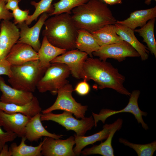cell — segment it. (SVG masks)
<instances>
[{
	"instance_id": "cell-20",
	"label": "cell",
	"mask_w": 156,
	"mask_h": 156,
	"mask_svg": "<svg viewBox=\"0 0 156 156\" xmlns=\"http://www.w3.org/2000/svg\"><path fill=\"white\" fill-rule=\"evenodd\" d=\"M114 124V122L111 124H106L101 130L90 136H78L75 134V146L73 150L76 155H79L83 149L87 146L106 139Z\"/></svg>"
},
{
	"instance_id": "cell-16",
	"label": "cell",
	"mask_w": 156,
	"mask_h": 156,
	"mask_svg": "<svg viewBox=\"0 0 156 156\" xmlns=\"http://www.w3.org/2000/svg\"><path fill=\"white\" fill-rule=\"evenodd\" d=\"M41 113L31 117L25 127V137L30 142H36L42 137H49L56 139L62 138L61 135L51 133L43 126L40 119Z\"/></svg>"
},
{
	"instance_id": "cell-15",
	"label": "cell",
	"mask_w": 156,
	"mask_h": 156,
	"mask_svg": "<svg viewBox=\"0 0 156 156\" xmlns=\"http://www.w3.org/2000/svg\"><path fill=\"white\" fill-rule=\"evenodd\" d=\"M0 90L2 92L0 100L6 103L25 105L30 102L34 96L32 92L18 90L10 86L1 76Z\"/></svg>"
},
{
	"instance_id": "cell-11",
	"label": "cell",
	"mask_w": 156,
	"mask_h": 156,
	"mask_svg": "<svg viewBox=\"0 0 156 156\" xmlns=\"http://www.w3.org/2000/svg\"><path fill=\"white\" fill-rule=\"evenodd\" d=\"M49 16L47 13H42L36 23L30 28L25 22L18 24L17 26L19 29L20 37L17 42L28 44L38 52L41 45L39 39L40 31Z\"/></svg>"
},
{
	"instance_id": "cell-14",
	"label": "cell",
	"mask_w": 156,
	"mask_h": 156,
	"mask_svg": "<svg viewBox=\"0 0 156 156\" xmlns=\"http://www.w3.org/2000/svg\"><path fill=\"white\" fill-rule=\"evenodd\" d=\"M11 66L21 65L38 60V53L30 45L17 42L12 47L5 58Z\"/></svg>"
},
{
	"instance_id": "cell-19",
	"label": "cell",
	"mask_w": 156,
	"mask_h": 156,
	"mask_svg": "<svg viewBox=\"0 0 156 156\" xmlns=\"http://www.w3.org/2000/svg\"><path fill=\"white\" fill-rule=\"evenodd\" d=\"M156 17V6L150 8L137 10L131 12L129 16L123 21H117L116 23L125 25L134 31L141 27L149 20Z\"/></svg>"
},
{
	"instance_id": "cell-31",
	"label": "cell",
	"mask_w": 156,
	"mask_h": 156,
	"mask_svg": "<svg viewBox=\"0 0 156 156\" xmlns=\"http://www.w3.org/2000/svg\"><path fill=\"white\" fill-rule=\"evenodd\" d=\"M29 10H23L19 7L13 10L12 13L14 18V23L16 25L25 22L29 18Z\"/></svg>"
},
{
	"instance_id": "cell-8",
	"label": "cell",
	"mask_w": 156,
	"mask_h": 156,
	"mask_svg": "<svg viewBox=\"0 0 156 156\" xmlns=\"http://www.w3.org/2000/svg\"><path fill=\"white\" fill-rule=\"evenodd\" d=\"M92 55L99 57V60L103 61H106L108 58H111L121 62L127 57H140L137 52L124 41L100 46L97 50L93 52Z\"/></svg>"
},
{
	"instance_id": "cell-33",
	"label": "cell",
	"mask_w": 156,
	"mask_h": 156,
	"mask_svg": "<svg viewBox=\"0 0 156 156\" xmlns=\"http://www.w3.org/2000/svg\"><path fill=\"white\" fill-rule=\"evenodd\" d=\"M86 80L78 83L76 86L74 90L76 93L81 96H84L88 94L90 90L89 84Z\"/></svg>"
},
{
	"instance_id": "cell-22",
	"label": "cell",
	"mask_w": 156,
	"mask_h": 156,
	"mask_svg": "<svg viewBox=\"0 0 156 156\" xmlns=\"http://www.w3.org/2000/svg\"><path fill=\"white\" fill-rule=\"evenodd\" d=\"M67 51L53 45L45 36H43L40 47L38 52L40 67L47 70L50 66L52 60Z\"/></svg>"
},
{
	"instance_id": "cell-21",
	"label": "cell",
	"mask_w": 156,
	"mask_h": 156,
	"mask_svg": "<svg viewBox=\"0 0 156 156\" xmlns=\"http://www.w3.org/2000/svg\"><path fill=\"white\" fill-rule=\"evenodd\" d=\"M0 110L8 114L21 113L30 117L42 111L38 99L34 96L30 102L22 105L5 103L0 100Z\"/></svg>"
},
{
	"instance_id": "cell-38",
	"label": "cell",
	"mask_w": 156,
	"mask_h": 156,
	"mask_svg": "<svg viewBox=\"0 0 156 156\" xmlns=\"http://www.w3.org/2000/svg\"><path fill=\"white\" fill-rule=\"evenodd\" d=\"M107 4L113 5L117 4H121L122 0H102Z\"/></svg>"
},
{
	"instance_id": "cell-35",
	"label": "cell",
	"mask_w": 156,
	"mask_h": 156,
	"mask_svg": "<svg viewBox=\"0 0 156 156\" xmlns=\"http://www.w3.org/2000/svg\"><path fill=\"white\" fill-rule=\"evenodd\" d=\"M6 2L4 0H0V20H9L13 18L12 12L6 8Z\"/></svg>"
},
{
	"instance_id": "cell-1",
	"label": "cell",
	"mask_w": 156,
	"mask_h": 156,
	"mask_svg": "<svg viewBox=\"0 0 156 156\" xmlns=\"http://www.w3.org/2000/svg\"><path fill=\"white\" fill-rule=\"evenodd\" d=\"M71 18L76 27L91 33L117 20L107 4L102 0H89L72 11Z\"/></svg>"
},
{
	"instance_id": "cell-13",
	"label": "cell",
	"mask_w": 156,
	"mask_h": 156,
	"mask_svg": "<svg viewBox=\"0 0 156 156\" xmlns=\"http://www.w3.org/2000/svg\"><path fill=\"white\" fill-rule=\"evenodd\" d=\"M31 118L21 113H7L0 110V126L5 131L21 138L25 136V126Z\"/></svg>"
},
{
	"instance_id": "cell-2",
	"label": "cell",
	"mask_w": 156,
	"mask_h": 156,
	"mask_svg": "<svg viewBox=\"0 0 156 156\" xmlns=\"http://www.w3.org/2000/svg\"><path fill=\"white\" fill-rule=\"evenodd\" d=\"M83 69L84 80H93L99 89L111 88L121 94L130 95L131 93L123 86L125 77L111 63L99 58L88 57L84 63Z\"/></svg>"
},
{
	"instance_id": "cell-3",
	"label": "cell",
	"mask_w": 156,
	"mask_h": 156,
	"mask_svg": "<svg viewBox=\"0 0 156 156\" xmlns=\"http://www.w3.org/2000/svg\"><path fill=\"white\" fill-rule=\"evenodd\" d=\"M44 25L42 36L51 44L67 51L76 49L78 29L71 14L64 13L54 15L48 18Z\"/></svg>"
},
{
	"instance_id": "cell-40",
	"label": "cell",
	"mask_w": 156,
	"mask_h": 156,
	"mask_svg": "<svg viewBox=\"0 0 156 156\" xmlns=\"http://www.w3.org/2000/svg\"><path fill=\"white\" fill-rule=\"evenodd\" d=\"M1 20H0V27H1Z\"/></svg>"
},
{
	"instance_id": "cell-36",
	"label": "cell",
	"mask_w": 156,
	"mask_h": 156,
	"mask_svg": "<svg viewBox=\"0 0 156 156\" xmlns=\"http://www.w3.org/2000/svg\"><path fill=\"white\" fill-rule=\"evenodd\" d=\"M20 0H6L5 4L6 8L12 11L19 7L18 4Z\"/></svg>"
},
{
	"instance_id": "cell-18",
	"label": "cell",
	"mask_w": 156,
	"mask_h": 156,
	"mask_svg": "<svg viewBox=\"0 0 156 156\" xmlns=\"http://www.w3.org/2000/svg\"><path fill=\"white\" fill-rule=\"evenodd\" d=\"M117 34L123 40L130 44L138 53L141 59H148L149 51L147 47L140 42L135 36L134 31L123 25L116 23Z\"/></svg>"
},
{
	"instance_id": "cell-32",
	"label": "cell",
	"mask_w": 156,
	"mask_h": 156,
	"mask_svg": "<svg viewBox=\"0 0 156 156\" xmlns=\"http://www.w3.org/2000/svg\"><path fill=\"white\" fill-rule=\"evenodd\" d=\"M17 137L14 133L4 131L0 126V151L7 142L13 141Z\"/></svg>"
},
{
	"instance_id": "cell-23",
	"label": "cell",
	"mask_w": 156,
	"mask_h": 156,
	"mask_svg": "<svg viewBox=\"0 0 156 156\" xmlns=\"http://www.w3.org/2000/svg\"><path fill=\"white\" fill-rule=\"evenodd\" d=\"M140 91L135 90L131 94L128 103L124 108L115 111L107 109H103L98 114L92 112V115L95 123V127L97 126V123L101 121L104 123L106 119L110 116L115 114L123 112H128L132 114L135 107L138 105V99L140 94Z\"/></svg>"
},
{
	"instance_id": "cell-12",
	"label": "cell",
	"mask_w": 156,
	"mask_h": 156,
	"mask_svg": "<svg viewBox=\"0 0 156 156\" xmlns=\"http://www.w3.org/2000/svg\"><path fill=\"white\" fill-rule=\"evenodd\" d=\"M20 37L19 28L14 23L3 20L0 30V59H5Z\"/></svg>"
},
{
	"instance_id": "cell-25",
	"label": "cell",
	"mask_w": 156,
	"mask_h": 156,
	"mask_svg": "<svg viewBox=\"0 0 156 156\" xmlns=\"http://www.w3.org/2000/svg\"><path fill=\"white\" fill-rule=\"evenodd\" d=\"M91 33L100 47L123 41L117 34L115 25H106Z\"/></svg>"
},
{
	"instance_id": "cell-27",
	"label": "cell",
	"mask_w": 156,
	"mask_h": 156,
	"mask_svg": "<svg viewBox=\"0 0 156 156\" xmlns=\"http://www.w3.org/2000/svg\"><path fill=\"white\" fill-rule=\"evenodd\" d=\"M27 139L25 136L21 137V143L19 145L14 142L9 148L12 156H41L43 142H41L37 146H34L25 144Z\"/></svg>"
},
{
	"instance_id": "cell-41",
	"label": "cell",
	"mask_w": 156,
	"mask_h": 156,
	"mask_svg": "<svg viewBox=\"0 0 156 156\" xmlns=\"http://www.w3.org/2000/svg\"><path fill=\"white\" fill-rule=\"evenodd\" d=\"M4 0V1H5V2H6V0Z\"/></svg>"
},
{
	"instance_id": "cell-10",
	"label": "cell",
	"mask_w": 156,
	"mask_h": 156,
	"mask_svg": "<svg viewBox=\"0 0 156 156\" xmlns=\"http://www.w3.org/2000/svg\"><path fill=\"white\" fill-rule=\"evenodd\" d=\"M41 154L44 156H76L73 146L75 137L70 136L64 140L45 137L43 140Z\"/></svg>"
},
{
	"instance_id": "cell-17",
	"label": "cell",
	"mask_w": 156,
	"mask_h": 156,
	"mask_svg": "<svg viewBox=\"0 0 156 156\" xmlns=\"http://www.w3.org/2000/svg\"><path fill=\"white\" fill-rule=\"evenodd\" d=\"M114 122V126L104 142H101L98 145H94L91 147L85 148L81 151V153L85 156L99 154L103 156H114V150L112 146V138L116 131L121 128L123 120L118 118Z\"/></svg>"
},
{
	"instance_id": "cell-37",
	"label": "cell",
	"mask_w": 156,
	"mask_h": 156,
	"mask_svg": "<svg viewBox=\"0 0 156 156\" xmlns=\"http://www.w3.org/2000/svg\"><path fill=\"white\" fill-rule=\"evenodd\" d=\"M0 156H12V154L8 146L5 144L0 151Z\"/></svg>"
},
{
	"instance_id": "cell-24",
	"label": "cell",
	"mask_w": 156,
	"mask_h": 156,
	"mask_svg": "<svg viewBox=\"0 0 156 156\" xmlns=\"http://www.w3.org/2000/svg\"><path fill=\"white\" fill-rule=\"evenodd\" d=\"M75 47L76 49L86 53L91 57H93V52L100 47L92 34L82 29H78Z\"/></svg>"
},
{
	"instance_id": "cell-29",
	"label": "cell",
	"mask_w": 156,
	"mask_h": 156,
	"mask_svg": "<svg viewBox=\"0 0 156 156\" xmlns=\"http://www.w3.org/2000/svg\"><path fill=\"white\" fill-rule=\"evenodd\" d=\"M89 0H60L53 3L54 10L49 16L66 13L70 14L75 8L85 3Z\"/></svg>"
},
{
	"instance_id": "cell-4",
	"label": "cell",
	"mask_w": 156,
	"mask_h": 156,
	"mask_svg": "<svg viewBox=\"0 0 156 156\" xmlns=\"http://www.w3.org/2000/svg\"><path fill=\"white\" fill-rule=\"evenodd\" d=\"M12 77L8 81L15 89L34 92L37 84L47 70L42 68L38 60L23 64L11 66Z\"/></svg>"
},
{
	"instance_id": "cell-34",
	"label": "cell",
	"mask_w": 156,
	"mask_h": 156,
	"mask_svg": "<svg viewBox=\"0 0 156 156\" xmlns=\"http://www.w3.org/2000/svg\"><path fill=\"white\" fill-rule=\"evenodd\" d=\"M4 75L9 78L12 76L11 65L5 59H0V75Z\"/></svg>"
},
{
	"instance_id": "cell-26",
	"label": "cell",
	"mask_w": 156,
	"mask_h": 156,
	"mask_svg": "<svg viewBox=\"0 0 156 156\" xmlns=\"http://www.w3.org/2000/svg\"><path fill=\"white\" fill-rule=\"evenodd\" d=\"M155 18L152 19L143 26L134 31L138 33L142 37L143 41L145 42L148 49L151 53L156 57V42L154 36V26Z\"/></svg>"
},
{
	"instance_id": "cell-5",
	"label": "cell",
	"mask_w": 156,
	"mask_h": 156,
	"mask_svg": "<svg viewBox=\"0 0 156 156\" xmlns=\"http://www.w3.org/2000/svg\"><path fill=\"white\" fill-rule=\"evenodd\" d=\"M70 72L67 66L63 63H51L38 82L36 88L40 93L50 92L57 94L59 89L68 83L67 79Z\"/></svg>"
},
{
	"instance_id": "cell-6",
	"label": "cell",
	"mask_w": 156,
	"mask_h": 156,
	"mask_svg": "<svg viewBox=\"0 0 156 156\" xmlns=\"http://www.w3.org/2000/svg\"><path fill=\"white\" fill-rule=\"evenodd\" d=\"M73 114L64 111L60 114H55L52 112L41 114V121H52L64 127L67 130L74 131L78 136H84L87 131L91 130L94 126L93 116L84 117L81 120L75 118Z\"/></svg>"
},
{
	"instance_id": "cell-7",
	"label": "cell",
	"mask_w": 156,
	"mask_h": 156,
	"mask_svg": "<svg viewBox=\"0 0 156 156\" xmlns=\"http://www.w3.org/2000/svg\"><path fill=\"white\" fill-rule=\"evenodd\" d=\"M73 91L72 85L69 83L59 89L54 103L49 108L42 110V114L52 112L56 110H61L74 114L77 119L84 118L88 106L82 105L75 101L72 95Z\"/></svg>"
},
{
	"instance_id": "cell-30",
	"label": "cell",
	"mask_w": 156,
	"mask_h": 156,
	"mask_svg": "<svg viewBox=\"0 0 156 156\" xmlns=\"http://www.w3.org/2000/svg\"><path fill=\"white\" fill-rule=\"evenodd\" d=\"M120 142L135 151L138 156H152L156 150V141L145 144H138L130 142L122 138L119 139Z\"/></svg>"
},
{
	"instance_id": "cell-28",
	"label": "cell",
	"mask_w": 156,
	"mask_h": 156,
	"mask_svg": "<svg viewBox=\"0 0 156 156\" xmlns=\"http://www.w3.org/2000/svg\"><path fill=\"white\" fill-rule=\"evenodd\" d=\"M53 0H41L38 2L34 1L31 2V4L34 6L35 10L33 13L29 15V18L25 22L29 25L33 21H36L38 17L42 13L46 12L49 15L52 13L54 10L52 3Z\"/></svg>"
},
{
	"instance_id": "cell-39",
	"label": "cell",
	"mask_w": 156,
	"mask_h": 156,
	"mask_svg": "<svg viewBox=\"0 0 156 156\" xmlns=\"http://www.w3.org/2000/svg\"><path fill=\"white\" fill-rule=\"evenodd\" d=\"M153 0H146L145 1L144 3H145L147 5H149L150 4H151V1ZM155 1H156V0H153Z\"/></svg>"
},
{
	"instance_id": "cell-9",
	"label": "cell",
	"mask_w": 156,
	"mask_h": 156,
	"mask_svg": "<svg viewBox=\"0 0 156 156\" xmlns=\"http://www.w3.org/2000/svg\"><path fill=\"white\" fill-rule=\"evenodd\" d=\"M88 55L86 53L77 49L67 51L52 60L51 63H59L66 65L73 77L84 80L85 77L83 67Z\"/></svg>"
}]
</instances>
